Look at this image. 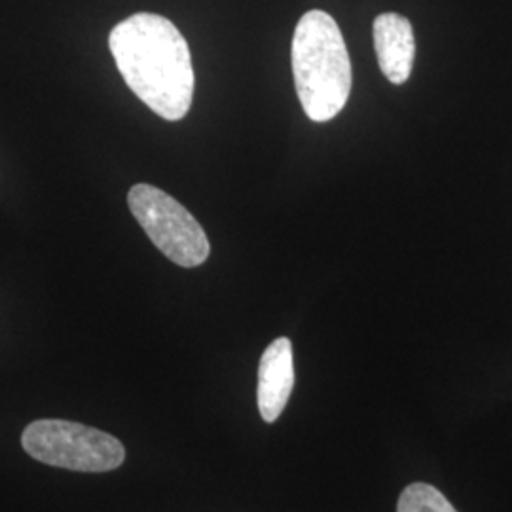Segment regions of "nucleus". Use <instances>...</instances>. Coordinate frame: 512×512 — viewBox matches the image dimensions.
Segmentation results:
<instances>
[{
    "instance_id": "423d86ee",
    "label": "nucleus",
    "mask_w": 512,
    "mask_h": 512,
    "mask_svg": "<svg viewBox=\"0 0 512 512\" xmlns=\"http://www.w3.org/2000/svg\"><path fill=\"white\" fill-rule=\"evenodd\" d=\"M374 48L378 65L391 84H404L414 67L416 40L414 29L408 19L387 12L374 19Z\"/></svg>"
},
{
    "instance_id": "f03ea898",
    "label": "nucleus",
    "mask_w": 512,
    "mask_h": 512,
    "mask_svg": "<svg viewBox=\"0 0 512 512\" xmlns=\"http://www.w3.org/2000/svg\"><path fill=\"white\" fill-rule=\"evenodd\" d=\"M293 74L300 105L313 122H329L346 107L353 80L348 46L327 12L310 10L298 21Z\"/></svg>"
},
{
    "instance_id": "39448f33",
    "label": "nucleus",
    "mask_w": 512,
    "mask_h": 512,
    "mask_svg": "<svg viewBox=\"0 0 512 512\" xmlns=\"http://www.w3.org/2000/svg\"><path fill=\"white\" fill-rule=\"evenodd\" d=\"M294 387L293 344L277 338L262 353L258 365V410L262 420L274 423L285 410Z\"/></svg>"
},
{
    "instance_id": "0eeeda50",
    "label": "nucleus",
    "mask_w": 512,
    "mask_h": 512,
    "mask_svg": "<svg viewBox=\"0 0 512 512\" xmlns=\"http://www.w3.org/2000/svg\"><path fill=\"white\" fill-rule=\"evenodd\" d=\"M397 512H458L435 486L416 482L410 484L399 499Z\"/></svg>"
},
{
    "instance_id": "7ed1b4c3",
    "label": "nucleus",
    "mask_w": 512,
    "mask_h": 512,
    "mask_svg": "<svg viewBox=\"0 0 512 512\" xmlns=\"http://www.w3.org/2000/svg\"><path fill=\"white\" fill-rule=\"evenodd\" d=\"M21 444L31 458L80 473L114 471L126 459L116 437L73 421H33L23 431Z\"/></svg>"
},
{
    "instance_id": "20e7f679",
    "label": "nucleus",
    "mask_w": 512,
    "mask_h": 512,
    "mask_svg": "<svg viewBox=\"0 0 512 512\" xmlns=\"http://www.w3.org/2000/svg\"><path fill=\"white\" fill-rule=\"evenodd\" d=\"M128 205L150 241L171 262L183 268H196L207 260L211 245L202 224L164 190L150 184H135L129 190Z\"/></svg>"
},
{
    "instance_id": "f257e3e1",
    "label": "nucleus",
    "mask_w": 512,
    "mask_h": 512,
    "mask_svg": "<svg viewBox=\"0 0 512 512\" xmlns=\"http://www.w3.org/2000/svg\"><path fill=\"white\" fill-rule=\"evenodd\" d=\"M110 54L129 90L169 122L192 107L196 76L181 31L164 16L139 12L120 21L109 37Z\"/></svg>"
}]
</instances>
